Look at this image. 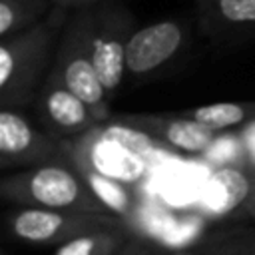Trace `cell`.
<instances>
[{"label":"cell","instance_id":"cell-9","mask_svg":"<svg viewBox=\"0 0 255 255\" xmlns=\"http://www.w3.org/2000/svg\"><path fill=\"white\" fill-rule=\"evenodd\" d=\"M38 106L52 135H78L100 122L92 108L54 74H48L42 82Z\"/></svg>","mask_w":255,"mask_h":255},{"label":"cell","instance_id":"cell-6","mask_svg":"<svg viewBox=\"0 0 255 255\" xmlns=\"http://www.w3.org/2000/svg\"><path fill=\"white\" fill-rule=\"evenodd\" d=\"M183 44L185 28L177 20H159L135 28L128 42L126 70L133 78H143L173 60Z\"/></svg>","mask_w":255,"mask_h":255},{"label":"cell","instance_id":"cell-16","mask_svg":"<svg viewBox=\"0 0 255 255\" xmlns=\"http://www.w3.org/2000/svg\"><path fill=\"white\" fill-rule=\"evenodd\" d=\"M122 241L120 229H102L66 241L56 255H114Z\"/></svg>","mask_w":255,"mask_h":255},{"label":"cell","instance_id":"cell-19","mask_svg":"<svg viewBox=\"0 0 255 255\" xmlns=\"http://www.w3.org/2000/svg\"><path fill=\"white\" fill-rule=\"evenodd\" d=\"M251 255H255V249H253V251H251Z\"/></svg>","mask_w":255,"mask_h":255},{"label":"cell","instance_id":"cell-1","mask_svg":"<svg viewBox=\"0 0 255 255\" xmlns=\"http://www.w3.org/2000/svg\"><path fill=\"white\" fill-rule=\"evenodd\" d=\"M66 6L54 4L46 18L34 26L0 42V100L2 108H20L34 98L50 56L52 46L66 26Z\"/></svg>","mask_w":255,"mask_h":255},{"label":"cell","instance_id":"cell-5","mask_svg":"<svg viewBox=\"0 0 255 255\" xmlns=\"http://www.w3.org/2000/svg\"><path fill=\"white\" fill-rule=\"evenodd\" d=\"M133 18L124 6L94 10L92 56L98 76L108 94H114L126 76V52L133 34Z\"/></svg>","mask_w":255,"mask_h":255},{"label":"cell","instance_id":"cell-11","mask_svg":"<svg viewBox=\"0 0 255 255\" xmlns=\"http://www.w3.org/2000/svg\"><path fill=\"white\" fill-rule=\"evenodd\" d=\"M251 193V181L249 177L231 165H223L215 169L207 183L203 193V207L207 213L221 217L231 211H235Z\"/></svg>","mask_w":255,"mask_h":255},{"label":"cell","instance_id":"cell-17","mask_svg":"<svg viewBox=\"0 0 255 255\" xmlns=\"http://www.w3.org/2000/svg\"><path fill=\"white\" fill-rule=\"evenodd\" d=\"M88 2H92V0H54V4H60V6H66V8L82 6V4H88Z\"/></svg>","mask_w":255,"mask_h":255},{"label":"cell","instance_id":"cell-12","mask_svg":"<svg viewBox=\"0 0 255 255\" xmlns=\"http://www.w3.org/2000/svg\"><path fill=\"white\" fill-rule=\"evenodd\" d=\"M74 165L78 167V171L82 173L86 183L92 187L96 197L106 205V209L110 213L122 215V217H129L135 213L137 203H135V195L129 189V183H124L116 177H110V175H106V173H102V171H98L86 163L74 161Z\"/></svg>","mask_w":255,"mask_h":255},{"label":"cell","instance_id":"cell-10","mask_svg":"<svg viewBox=\"0 0 255 255\" xmlns=\"http://www.w3.org/2000/svg\"><path fill=\"white\" fill-rule=\"evenodd\" d=\"M145 131L151 135H157L161 141L169 143L175 149L189 151V153H199L211 147L215 141V129L199 124L193 118H175V120H165V118H135Z\"/></svg>","mask_w":255,"mask_h":255},{"label":"cell","instance_id":"cell-7","mask_svg":"<svg viewBox=\"0 0 255 255\" xmlns=\"http://www.w3.org/2000/svg\"><path fill=\"white\" fill-rule=\"evenodd\" d=\"M64 151L66 149H62V145L54 137L32 128V124L14 108H2L0 155L6 167L48 163L54 161L58 155H64Z\"/></svg>","mask_w":255,"mask_h":255},{"label":"cell","instance_id":"cell-3","mask_svg":"<svg viewBox=\"0 0 255 255\" xmlns=\"http://www.w3.org/2000/svg\"><path fill=\"white\" fill-rule=\"evenodd\" d=\"M94 8H78L66 22L54 54V74L64 86L80 96L102 122L108 118V92L98 76L92 56Z\"/></svg>","mask_w":255,"mask_h":255},{"label":"cell","instance_id":"cell-14","mask_svg":"<svg viewBox=\"0 0 255 255\" xmlns=\"http://www.w3.org/2000/svg\"><path fill=\"white\" fill-rule=\"evenodd\" d=\"M52 8L54 0H0V38L34 26Z\"/></svg>","mask_w":255,"mask_h":255},{"label":"cell","instance_id":"cell-2","mask_svg":"<svg viewBox=\"0 0 255 255\" xmlns=\"http://www.w3.org/2000/svg\"><path fill=\"white\" fill-rule=\"evenodd\" d=\"M0 187L6 197L30 207L110 213L86 183L78 167L64 165L60 159L14 173L6 177Z\"/></svg>","mask_w":255,"mask_h":255},{"label":"cell","instance_id":"cell-13","mask_svg":"<svg viewBox=\"0 0 255 255\" xmlns=\"http://www.w3.org/2000/svg\"><path fill=\"white\" fill-rule=\"evenodd\" d=\"M197 8L205 24L219 28L255 26V0H197Z\"/></svg>","mask_w":255,"mask_h":255},{"label":"cell","instance_id":"cell-15","mask_svg":"<svg viewBox=\"0 0 255 255\" xmlns=\"http://www.w3.org/2000/svg\"><path fill=\"white\" fill-rule=\"evenodd\" d=\"M253 114H255V106L221 102V104H209V106L195 108L189 114V118H193L199 124H203V126H207V128L217 131V129L231 128V126H239L241 122H245Z\"/></svg>","mask_w":255,"mask_h":255},{"label":"cell","instance_id":"cell-18","mask_svg":"<svg viewBox=\"0 0 255 255\" xmlns=\"http://www.w3.org/2000/svg\"><path fill=\"white\" fill-rule=\"evenodd\" d=\"M163 255H185V253H163Z\"/></svg>","mask_w":255,"mask_h":255},{"label":"cell","instance_id":"cell-8","mask_svg":"<svg viewBox=\"0 0 255 255\" xmlns=\"http://www.w3.org/2000/svg\"><path fill=\"white\" fill-rule=\"evenodd\" d=\"M72 159L78 163H86L110 177H116L124 183H135L147 171L149 159L124 147L118 141H112L90 128L80 133V141L70 149Z\"/></svg>","mask_w":255,"mask_h":255},{"label":"cell","instance_id":"cell-4","mask_svg":"<svg viewBox=\"0 0 255 255\" xmlns=\"http://www.w3.org/2000/svg\"><path fill=\"white\" fill-rule=\"evenodd\" d=\"M122 221L112 213L96 211H68L48 207H26L10 217V229L18 239L30 243L70 241L74 237L102 231L120 229Z\"/></svg>","mask_w":255,"mask_h":255}]
</instances>
